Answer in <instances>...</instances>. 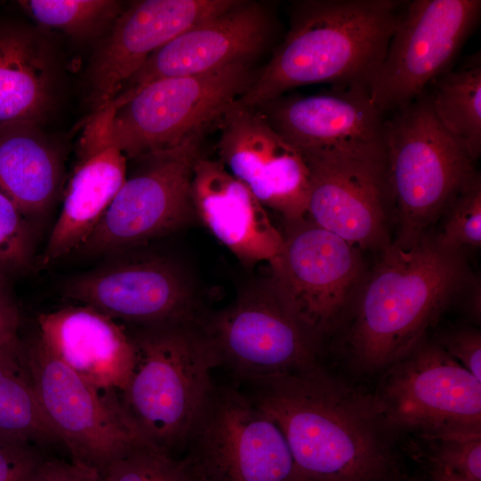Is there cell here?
Listing matches in <instances>:
<instances>
[{"mask_svg":"<svg viewBox=\"0 0 481 481\" xmlns=\"http://www.w3.org/2000/svg\"><path fill=\"white\" fill-rule=\"evenodd\" d=\"M32 241L26 216L0 192V273L29 266Z\"/></svg>","mask_w":481,"mask_h":481,"instance_id":"obj_31","label":"cell"},{"mask_svg":"<svg viewBox=\"0 0 481 481\" xmlns=\"http://www.w3.org/2000/svg\"><path fill=\"white\" fill-rule=\"evenodd\" d=\"M21 351L38 404L71 461L101 475L132 448L146 444L125 415L119 393L83 379L37 331L21 337Z\"/></svg>","mask_w":481,"mask_h":481,"instance_id":"obj_9","label":"cell"},{"mask_svg":"<svg viewBox=\"0 0 481 481\" xmlns=\"http://www.w3.org/2000/svg\"><path fill=\"white\" fill-rule=\"evenodd\" d=\"M256 108L306 158L385 166L384 120L366 86L281 95Z\"/></svg>","mask_w":481,"mask_h":481,"instance_id":"obj_15","label":"cell"},{"mask_svg":"<svg viewBox=\"0 0 481 481\" xmlns=\"http://www.w3.org/2000/svg\"><path fill=\"white\" fill-rule=\"evenodd\" d=\"M58 154L38 125L15 121L0 125V192L25 216H38L58 189Z\"/></svg>","mask_w":481,"mask_h":481,"instance_id":"obj_24","label":"cell"},{"mask_svg":"<svg viewBox=\"0 0 481 481\" xmlns=\"http://www.w3.org/2000/svg\"><path fill=\"white\" fill-rule=\"evenodd\" d=\"M245 394L281 430L301 481H391L395 436L371 393L310 370L245 383Z\"/></svg>","mask_w":481,"mask_h":481,"instance_id":"obj_1","label":"cell"},{"mask_svg":"<svg viewBox=\"0 0 481 481\" xmlns=\"http://www.w3.org/2000/svg\"><path fill=\"white\" fill-rule=\"evenodd\" d=\"M130 335L135 362L121 408L146 444L175 456L214 386L216 351L201 322L136 327Z\"/></svg>","mask_w":481,"mask_h":481,"instance_id":"obj_4","label":"cell"},{"mask_svg":"<svg viewBox=\"0 0 481 481\" xmlns=\"http://www.w3.org/2000/svg\"><path fill=\"white\" fill-rule=\"evenodd\" d=\"M381 373L371 395L395 436L481 434V381L436 340L426 336Z\"/></svg>","mask_w":481,"mask_h":481,"instance_id":"obj_8","label":"cell"},{"mask_svg":"<svg viewBox=\"0 0 481 481\" xmlns=\"http://www.w3.org/2000/svg\"><path fill=\"white\" fill-rule=\"evenodd\" d=\"M235 0H144L121 12L89 68L92 113L113 102L125 82L167 43Z\"/></svg>","mask_w":481,"mask_h":481,"instance_id":"obj_18","label":"cell"},{"mask_svg":"<svg viewBox=\"0 0 481 481\" xmlns=\"http://www.w3.org/2000/svg\"><path fill=\"white\" fill-rule=\"evenodd\" d=\"M20 315L4 286L3 273H0V351L20 355L21 336L20 334Z\"/></svg>","mask_w":481,"mask_h":481,"instance_id":"obj_34","label":"cell"},{"mask_svg":"<svg viewBox=\"0 0 481 481\" xmlns=\"http://www.w3.org/2000/svg\"><path fill=\"white\" fill-rule=\"evenodd\" d=\"M192 200L196 218L244 265H272L281 254L282 233L266 208L219 159L197 158Z\"/></svg>","mask_w":481,"mask_h":481,"instance_id":"obj_21","label":"cell"},{"mask_svg":"<svg viewBox=\"0 0 481 481\" xmlns=\"http://www.w3.org/2000/svg\"><path fill=\"white\" fill-rule=\"evenodd\" d=\"M432 477L435 481H470L441 466L433 465Z\"/></svg>","mask_w":481,"mask_h":481,"instance_id":"obj_36","label":"cell"},{"mask_svg":"<svg viewBox=\"0 0 481 481\" xmlns=\"http://www.w3.org/2000/svg\"><path fill=\"white\" fill-rule=\"evenodd\" d=\"M201 138L139 160L77 251L103 254L144 243L188 225L195 216L192 178Z\"/></svg>","mask_w":481,"mask_h":481,"instance_id":"obj_13","label":"cell"},{"mask_svg":"<svg viewBox=\"0 0 481 481\" xmlns=\"http://www.w3.org/2000/svg\"><path fill=\"white\" fill-rule=\"evenodd\" d=\"M405 1L304 0L270 61L239 99L260 107L296 87L331 83L368 87L387 52Z\"/></svg>","mask_w":481,"mask_h":481,"instance_id":"obj_3","label":"cell"},{"mask_svg":"<svg viewBox=\"0 0 481 481\" xmlns=\"http://www.w3.org/2000/svg\"><path fill=\"white\" fill-rule=\"evenodd\" d=\"M28 481H102V477L73 461L44 458Z\"/></svg>","mask_w":481,"mask_h":481,"instance_id":"obj_35","label":"cell"},{"mask_svg":"<svg viewBox=\"0 0 481 481\" xmlns=\"http://www.w3.org/2000/svg\"><path fill=\"white\" fill-rule=\"evenodd\" d=\"M186 481H206L204 477L201 476V474L200 473V471L191 463L190 461H189V470H188Z\"/></svg>","mask_w":481,"mask_h":481,"instance_id":"obj_37","label":"cell"},{"mask_svg":"<svg viewBox=\"0 0 481 481\" xmlns=\"http://www.w3.org/2000/svg\"><path fill=\"white\" fill-rule=\"evenodd\" d=\"M20 5L38 24L77 38L97 36L113 25L122 4L113 0H29Z\"/></svg>","mask_w":481,"mask_h":481,"instance_id":"obj_27","label":"cell"},{"mask_svg":"<svg viewBox=\"0 0 481 481\" xmlns=\"http://www.w3.org/2000/svg\"><path fill=\"white\" fill-rule=\"evenodd\" d=\"M480 12V0L406 2L384 59L368 84L379 110L402 109L445 73Z\"/></svg>","mask_w":481,"mask_h":481,"instance_id":"obj_12","label":"cell"},{"mask_svg":"<svg viewBox=\"0 0 481 481\" xmlns=\"http://www.w3.org/2000/svg\"><path fill=\"white\" fill-rule=\"evenodd\" d=\"M201 324L219 366L240 383L319 366L322 346L270 275L240 289Z\"/></svg>","mask_w":481,"mask_h":481,"instance_id":"obj_6","label":"cell"},{"mask_svg":"<svg viewBox=\"0 0 481 481\" xmlns=\"http://www.w3.org/2000/svg\"><path fill=\"white\" fill-rule=\"evenodd\" d=\"M186 448L206 481H301L280 428L233 385L214 383Z\"/></svg>","mask_w":481,"mask_h":481,"instance_id":"obj_10","label":"cell"},{"mask_svg":"<svg viewBox=\"0 0 481 481\" xmlns=\"http://www.w3.org/2000/svg\"><path fill=\"white\" fill-rule=\"evenodd\" d=\"M305 159L310 172L306 216L312 222L361 251H381L392 242L385 166Z\"/></svg>","mask_w":481,"mask_h":481,"instance_id":"obj_19","label":"cell"},{"mask_svg":"<svg viewBox=\"0 0 481 481\" xmlns=\"http://www.w3.org/2000/svg\"><path fill=\"white\" fill-rule=\"evenodd\" d=\"M0 435L38 447L60 443L38 404L22 351H0Z\"/></svg>","mask_w":481,"mask_h":481,"instance_id":"obj_26","label":"cell"},{"mask_svg":"<svg viewBox=\"0 0 481 481\" xmlns=\"http://www.w3.org/2000/svg\"><path fill=\"white\" fill-rule=\"evenodd\" d=\"M114 107L91 113L79 138L78 161L41 263L47 265L77 251L126 179V157L111 134Z\"/></svg>","mask_w":481,"mask_h":481,"instance_id":"obj_20","label":"cell"},{"mask_svg":"<svg viewBox=\"0 0 481 481\" xmlns=\"http://www.w3.org/2000/svg\"><path fill=\"white\" fill-rule=\"evenodd\" d=\"M428 99L437 120L476 161L481 153V54L432 83Z\"/></svg>","mask_w":481,"mask_h":481,"instance_id":"obj_25","label":"cell"},{"mask_svg":"<svg viewBox=\"0 0 481 481\" xmlns=\"http://www.w3.org/2000/svg\"><path fill=\"white\" fill-rule=\"evenodd\" d=\"M380 252L346 319L349 362L361 373L382 372L409 352L473 282L463 252L444 248L436 235Z\"/></svg>","mask_w":481,"mask_h":481,"instance_id":"obj_2","label":"cell"},{"mask_svg":"<svg viewBox=\"0 0 481 481\" xmlns=\"http://www.w3.org/2000/svg\"><path fill=\"white\" fill-rule=\"evenodd\" d=\"M274 18L257 2H235L188 29L151 54L110 104L117 107L148 84L251 62L272 38Z\"/></svg>","mask_w":481,"mask_h":481,"instance_id":"obj_17","label":"cell"},{"mask_svg":"<svg viewBox=\"0 0 481 481\" xmlns=\"http://www.w3.org/2000/svg\"><path fill=\"white\" fill-rule=\"evenodd\" d=\"M57 60L47 38L26 25L0 23V125H39L52 110Z\"/></svg>","mask_w":481,"mask_h":481,"instance_id":"obj_23","label":"cell"},{"mask_svg":"<svg viewBox=\"0 0 481 481\" xmlns=\"http://www.w3.org/2000/svg\"><path fill=\"white\" fill-rule=\"evenodd\" d=\"M39 337L50 351L83 379L120 393L135 362L130 332L116 320L85 305L37 317Z\"/></svg>","mask_w":481,"mask_h":481,"instance_id":"obj_22","label":"cell"},{"mask_svg":"<svg viewBox=\"0 0 481 481\" xmlns=\"http://www.w3.org/2000/svg\"><path fill=\"white\" fill-rule=\"evenodd\" d=\"M189 461L177 459L147 444H140L114 461L102 481H186Z\"/></svg>","mask_w":481,"mask_h":481,"instance_id":"obj_28","label":"cell"},{"mask_svg":"<svg viewBox=\"0 0 481 481\" xmlns=\"http://www.w3.org/2000/svg\"><path fill=\"white\" fill-rule=\"evenodd\" d=\"M285 223L271 276L322 346L346 321L365 277L361 250L307 216Z\"/></svg>","mask_w":481,"mask_h":481,"instance_id":"obj_11","label":"cell"},{"mask_svg":"<svg viewBox=\"0 0 481 481\" xmlns=\"http://www.w3.org/2000/svg\"><path fill=\"white\" fill-rule=\"evenodd\" d=\"M432 465L444 467L470 481H481V434L420 438Z\"/></svg>","mask_w":481,"mask_h":481,"instance_id":"obj_30","label":"cell"},{"mask_svg":"<svg viewBox=\"0 0 481 481\" xmlns=\"http://www.w3.org/2000/svg\"><path fill=\"white\" fill-rule=\"evenodd\" d=\"M447 218L441 233L436 235L445 249L462 251L481 245V181L477 174L446 209Z\"/></svg>","mask_w":481,"mask_h":481,"instance_id":"obj_29","label":"cell"},{"mask_svg":"<svg viewBox=\"0 0 481 481\" xmlns=\"http://www.w3.org/2000/svg\"><path fill=\"white\" fill-rule=\"evenodd\" d=\"M436 342L481 381V333L471 327L448 330Z\"/></svg>","mask_w":481,"mask_h":481,"instance_id":"obj_33","label":"cell"},{"mask_svg":"<svg viewBox=\"0 0 481 481\" xmlns=\"http://www.w3.org/2000/svg\"><path fill=\"white\" fill-rule=\"evenodd\" d=\"M410 481H416V480H410Z\"/></svg>","mask_w":481,"mask_h":481,"instance_id":"obj_38","label":"cell"},{"mask_svg":"<svg viewBox=\"0 0 481 481\" xmlns=\"http://www.w3.org/2000/svg\"><path fill=\"white\" fill-rule=\"evenodd\" d=\"M385 177L398 229L413 247L477 174L465 147L437 120L425 94L383 123Z\"/></svg>","mask_w":481,"mask_h":481,"instance_id":"obj_5","label":"cell"},{"mask_svg":"<svg viewBox=\"0 0 481 481\" xmlns=\"http://www.w3.org/2000/svg\"><path fill=\"white\" fill-rule=\"evenodd\" d=\"M39 447L0 435V481H28L45 457Z\"/></svg>","mask_w":481,"mask_h":481,"instance_id":"obj_32","label":"cell"},{"mask_svg":"<svg viewBox=\"0 0 481 481\" xmlns=\"http://www.w3.org/2000/svg\"><path fill=\"white\" fill-rule=\"evenodd\" d=\"M218 159L285 222L306 216L310 172L302 153L257 108L233 102L216 123Z\"/></svg>","mask_w":481,"mask_h":481,"instance_id":"obj_16","label":"cell"},{"mask_svg":"<svg viewBox=\"0 0 481 481\" xmlns=\"http://www.w3.org/2000/svg\"><path fill=\"white\" fill-rule=\"evenodd\" d=\"M257 74L251 62H238L151 82L122 104L112 105V137L126 159H136L202 138Z\"/></svg>","mask_w":481,"mask_h":481,"instance_id":"obj_7","label":"cell"},{"mask_svg":"<svg viewBox=\"0 0 481 481\" xmlns=\"http://www.w3.org/2000/svg\"><path fill=\"white\" fill-rule=\"evenodd\" d=\"M63 296L135 327L201 322L206 314L187 271L160 256L131 257L77 276Z\"/></svg>","mask_w":481,"mask_h":481,"instance_id":"obj_14","label":"cell"}]
</instances>
